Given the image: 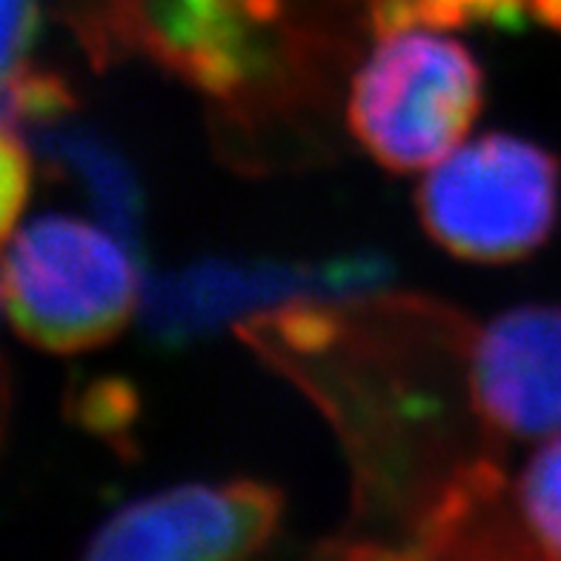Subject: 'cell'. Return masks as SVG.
<instances>
[{
    "label": "cell",
    "mask_w": 561,
    "mask_h": 561,
    "mask_svg": "<svg viewBox=\"0 0 561 561\" xmlns=\"http://www.w3.org/2000/svg\"><path fill=\"white\" fill-rule=\"evenodd\" d=\"M144 44L213 92H229L247 69L250 30L278 15V0H118Z\"/></svg>",
    "instance_id": "obj_6"
},
{
    "label": "cell",
    "mask_w": 561,
    "mask_h": 561,
    "mask_svg": "<svg viewBox=\"0 0 561 561\" xmlns=\"http://www.w3.org/2000/svg\"><path fill=\"white\" fill-rule=\"evenodd\" d=\"M513 507L530 553L561 559V436L533 453L513 484Z\"/></svg>",
    "instance_id": "obj_7"
},
{
    "label": "cell",
    "mask_w": 561,
    "mask_h": 561,
    "mask_svg": "<svg viewBox=\"0 0 561 561\" xmlns=\"http://www.w3.org/2000/svg\"><path fill=\"white\" fill-rule=\"evenodd\" d=\"M415 207L427 236L456 259L518 261L553 232L559 161L516 135L465 140L430 167Z\"/></svg>",
    "instance_id": "obj_3"
},
{
    "label": "cell",
    "mask_w": 561,
    "mask_h": 561,
    "mask_svg": "<svg viewBox=\"0 0 561 561\" xmlns=\"http://www.w3.org/2000/svg\"><path fill=\"white\" fill-rule=\"evenodd\" d=\"M470 401L507 438L561 436V307L493 318L470 350Z\"/></svg>",
    "instance_id": "obj_5"
},
{
    "label": "cell",
    "mask_w": 561,
    "mask_h": 561,
    "mask_svg": "<svg viewBox=\"0 0 561 561\" xmlns=\"http://www.w3.org/2000/svg\"><path fill=\"white\" fill-rule=\"evenodd\" d=\"M37 18V0H3V78L26 67Z\"/></svg>",
    "instance_id": "obj_9"
},
{
    "label": "cell",
    "mask_w": 561,
    "mask_h": 561,
    "mask_svg": "<svg viewBox=\"0 0 561 561\" xmlns=\"http://www.w3.org/2000/svg\"><path fill=\"white\" fill-rule=\"evenodd\" d=\"M138 293L135 261L95 224L44 215L7 236L3 307L15 333L35 347H101L129 324Z\"/></svg>",
    "instance_id": "obj_2"
},
{
    "label": "cell",
    "mask_w": 561,
    "mask_h": 561,
    "mask_svg": "<svg viewBox=\"0 0 561 561\" xmlns=\"http://www.w3.org/2000/svg\"><path fill=\"white\" fill-rule=\"evenodd\" d=\"M481 69L461 41L430 23L378 30L350 89V129L392 172L436 167L467 140L481 112Z\"/></svg>",
    "instance_id": "obj_1"
},
{
    "label": "cell",
    "mask_w": 561,
    "mask_h": 561,
    "mask_svg": "<svg viewBox=\"0 0 561 561\" xmlns=\"http://www.w3.org/2000/svg\"><path fill=\"white\" fill-rule=\"evenodd\" d=\"M280 493L261 481L186 484L126 504L98 527L92 561H224L275 536Z\"/></svg>",
    "instance_id": "obj_4"
},
{
    "label": "cell",
    "mask_w": 561,
    "mask_h": 561,
    "mask_svg": "<svg viewBox=\"0 0 561 561\" xmlns=\"http://www.w3.org/2000/svg\"><path fill=\"white\" fill-rule=\"evenodd\" d=\"M0 195H3V238L15 229L18 215L26 201V186H30V161L23 140L18 138L15 126L3 124V149H0Z\"/></svg>",
    "instance_id": "obj_8"
}]
</instances>
